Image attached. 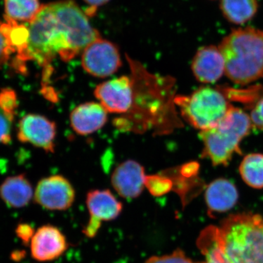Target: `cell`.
Listing matches in <instances>:
<instances>
[{"instance_id":"1","label":"cell","mask_w":263,"mask_h":263,"mask_svg":"<svg viewBox=\"0 0 263 263\" xmlns=\"http://www.w3.org/2000/svg\"><path fill=\"white\" fill-rule=\"evenodd\" d=\"M27 46L15 57L13 67L27 70V62H35L42 67L43 87L51 83V64L57 56L68 62L79 55L91 41L96 29L87 15L72 0H62L43 5L28 27Z\"/></svg>"},{"instance_id":"2","label":"cell","mask_w":263,"mask_h":263,"mask_svg":"<svg viewBox=\"0 0 263 263\" xmlns=\"http://www.w3.org/2000/svg\"><path fill=\"white\" fill-rule=\"evenodd\" d=\"M218 47L230 81L247 85L262 77L263 30L252 27L233 29Z\"/></svg>"},{"instance_id":"3","label":"cell","mask_w":263,"mask_h":263,"mask_svg":"<svg viewBox=\"0 0 263 263\" xmlns=\"http://www.w3.org/2000/svg\"><path fill=\"white\" fill-rule=\"evenodd\" d=\"M216 238L228 263H263V217L232 214L216 228Z\"/></svg>"},{"instance_id":"4","label":"cell","mask_w":263,"mask_h":263,"mask_svg":"<svg viewBox=\"0 0 263 263\" xmlns=\"http://www.w3.org/2000/svg\"><path fill=\"white\" fill-rule=\"evenodd\" d=\"M252 127L248 114L233 107L217 126L199 133L203 144L202 157L214 166H228L233 155H241L240 143Z\"/></svg>"},{"instance_id":"5","label":"cell","mask_w":263,"mask_h":263,"mask_svg":"<svg viewBox=\"0 0 263 263\" xmlns=\"http://www.w3.org/2000/svg\"><path fill=\"white\" fill-rule=\"evenodd\" d=\"M174 103L183 119L200 131L215 127L233 108L222 91L211 86L199 88L187 96L175 97Z\"/></svg>"},{"instance_id":"6","label":"cell","mask_w":263,"mask_h":263,"mask_svg":"<svg viewBox=\"0 0 263 263\" xmlns=\"http://www.w3.org/2000/svg\"><path fill=\"white\" fill-rule=\"evenodd\" d=\"M122 65L119 48L101 37L91 43L82 52L83 69L94 77L103 79L114 75Z\"/></svg>"},{"instance_id":"7","label":"cell","mask_w":263,"mask_h":263,"mask_svg":"<svg viewBox=\"0 0 263 263\" xmlns=\"http://www.w3.org/2000/svg\"><path fill=\"white\" fill-rule=\"evenodd\" d=\"M89 222L83 230L88 238H95L103 221L117 219L122 212V203L108 190H93L86 196Z\"/></svg>"},{"instance_id":"8","label":"cell","mask_w":263,"mask_h":263,"mask_svg":"<svg viewBox=\"0 0 263 263\" xmlns=\"http://www.w3.org/2000/svg\"><path fill=\"white\" fill-rule=\"evenodd\" d=\"M94 93L108 113L127 114L134 99L133 79L124 76L105 81L96 86Z\"/></svg>"},{"instance_id":"9","label":"cell","mask_w":263,"mask_h":263,"mask_svg":"<svg viewBox=\"0 0 263 263\" xmlns=\"http://www.w3.org/2000/svg\"><path fill=\"white\" fill-rule=\"evenodd\" d=\"M76 198L73 186L60 175L44 178L39 181L34 193L35 201L50 211H65L72 206Z\"/></svg>"},{"instance_id":"10","label":"cell","mask_w":263,"mask_h":263,"mask_svg":"<svg viewBox=\"0 0 263 263\" xmlns=\"http://www.w3.org/2000/svg\"><path fill=\"white\" fill-rule=\"evenodd\" d=\"M56 136V124L43 116L27 114L19 122L18 138L22 143L53 153Z\"/></svg>"},{"instance_id":"11","label":"cell","mask_w":263,"mask_h":263,"mask_svg":"<svg viewBox=\"0 0 263 263\" xmlns=\"http://www.w3.org/2000/svg\"><path fill=\"white\" fill-rule=\"evenodd\" d=\"M144 167L133 160L124 161L114 170L111 184L121 197L134 199L143 193L146 182Z\"/></svg>"},{"instance_id":"12","label":"cell","mask_w":263,"mask_h":263,"mask_svg":"<svg viewBox=\"0 0 263 263\" xmlns=\"http://www.w3.org/2000/svg\"><path fill=\"white\" fill-rule=\"evenodd\" d=\"M68 245L63 233L53 226L40 228L30 241L33 258L40 262L54 260L61 257Z\"/></svg>"},{"instance_id":"13","label":"cell","mask_w":263,"mask_h":263,"mask_svg":"<svg viewBox=\"0 0 263 263\" xmlns=\"http://www.w3.org/2000/svg\"><path fill=\"white\" fill-rule=\"evenodd\" d=\"M192 70L199 82L214 84L224 73V57L218 46H206L199 48L193 57Z\"/></svg>"},{"instance_id":"14","label":"cell","mask_w":263,"mask_h":263,"mask_svg":"<svg viewBox=\"0 0 263 263\" xmlns=\"http://www.w3.org/2000/svg\"><path fill=\"white\" fill-rule=\"evenodd\" d=\"M108 113L100 103L87 102L81 104L71 112V127L79 136L92 134L108 122Z\"/></svg>"},{"instance_id":"15","label":"cell","mask_w":263,"mask_h":263,"mask_svg":"<svg viewBox=\"0 0 263 263\" xmlns=\"http://www.w3.org/2000/svg\"><path fill=\"white\" fill-rule=\"evenodd\" d=\"M209 212L224 213L233 209L238 200L234 184L226 179H217L209 183L205 193Z\"/></svg>"},{"instance_id":"16","label":"cell","mask_w":263,"mask_h":263,"mask_svg":"<svg viewBox=\"0 0 263 263\" xmlns=\"http://www.w3.org/2000/svg\"><path fill=\"white\" fill-rule=\"evenodd\" d=\"M33 195L32 186L24 175L5 179L0 186V197L12 208H23L28 205Z\"/></svg>"},{"instance_id":"17","label":"cell","mask_w":263,"mask_h":263,"mask_svg":"<svg viewBox=\"0 0 263 263\" xmlns=\"http://www.w3.org/2000/svg\"><path fill=\"white\" fill-rule=\"evenodd\" d=\"M257 0H221L220 9L230 23L243 25L249 22L258 10Z\"/></svg>"},{"instance_id":"18","label":"cell","mask_w":263,"mask_h":263,"mask_svg":"<svg viewBox=\"0 0 263 263\" xmlns=\"http://www.w3.org/2000/svg\"><path fill=\"white\" fill-rule=\"evenodd\" d=\"M41 8L39 0H5V18L29 24Z\"/></svg>"},{"instance_id":"19","label":"cell","mask_w":263,"mask_h":263,"mask_svg":"<svg viewBox=\"0 0 263 263\" xmlns=\"http://www.w3.org/2000/svg\"><path fill=\"white\" fill-rule=\"evenodd\" d=\"M242 179L250 187L263 188V154L252 153L246 156L239 166Z\"/></svg>"},{"instance_id":"20","label":"cell","mask_w":263,"mask_h":263,"mask_svg":"<svg viewBox=\"0 0 263 263\" xmlns=\"http://www.w3.org/2000/svg\"><path fill=\"white\" fill-rule=\"evenodd\" d=\"M197 246L205 256L204 263H228L218 245L216 227H209L200 233Z\"/></svg>"},{"instance_id":"21","label":"cell","mask_w":263,"mask_h":263,"mask_svg":"<svg viewBox=\"0 0 263 263\" xmlns=\"http://www.w3.org/2000/svg\"><path fill=\"white\" fill-rule=\"evenodd\" d=\"M145 186L154 196H161L174 188V183L168 176L162 173L146 176Z\"/></svg>"},{"instance_id":"22","label":"cell","mask_w":263,"mask_h":263,"mask_svg":"<svg viewBox=\"0 0 263 263\" xmlns=\"http://www.w3.org/2000/svg\"><path fill=\"white\" fill-rule=\"evenodd\" d=\"M145 263H198L194 262L185 255L183 251L177 249L172 254L164 256H153ZM204 263V262H203Z\"/></svg>"},{"instance_id":"23","label":"cell","mask_w":263,"mask_h":263,"mask_svg":"<svg viewBox=\"0 0 263 263\" xmlns=\"http://www.w3.org/2000/svg\"><path fill=\"white\" fill-rule=\"evenodd\" d=\"M0 106L10 117L14 119L15 109L18 106L17 97L15 91L10 89H4L0 92Z\"/></svg>"},{"instance_id":"24","label":"cell","mask_w":263,"mask_h":263,"mask_svg":"<svg viewBox=\"0 0 263 263\" xmlns=\"http://www.w3.org/2000/svg\"><path fill=\"white\" fill-rule=\"evenodd\" d=\"M15 50L0 23V65L6 63Z\"/></svg>"},{"instance_id":"25","label":"cell","mask_w":263,"mask_h":263,"mask_svg":"<svg viewBox=\"0 0 263 263\" xmlns=\"http://www.w3.org/2000/svg\"><path fill=\"white\" fill-rule=\"evenodd\" d=\"M13 118L0 106V143H9L10 141V129Z\"/></svg>"},{"instance_id":"26","label":"cell","mask_w":263,"mask_h":263,"mask_svg":"<svg viewBox=\"0 0 263 263\" xmlns=\"http://www.w3.org/2000/svg\"><path fill=\"white\" fill-rule=\"evenodd\" d=\"M252 126L263 131V98L254 105L250 115Z\"/></svg>"},{"instance_id":"27","label":"cell","mask_w":263,"mask_h":263,"mask_svg":"<svg viewBox=\"0 0 263 263\" xmlns=\"http://www.w3.org/2000/svg\"><path fill=\"white\" fill-rule=\"evenodd\" d=\"M15 232H16L17 236L24 242V243L27 245H28L29 241H31L33 235L35 233L32 227L27 224H19L17 227Z\"/></svg>"},{"instance_id":"28","label":"cell","mask_w":263,"mask_h":263,"mask_svg":"<svg viewBox=\"0 0 263 263\" xmlns=\"http://www.w3.org/2000/svg\"><path fill=\"white\" fill-rule=\"evenodd\" d=\"M110 0H84L86 5H89L90 10H91L92 13L96 10L97 8L102 5L106 4Z\"/></svg>"}]
</instances>
